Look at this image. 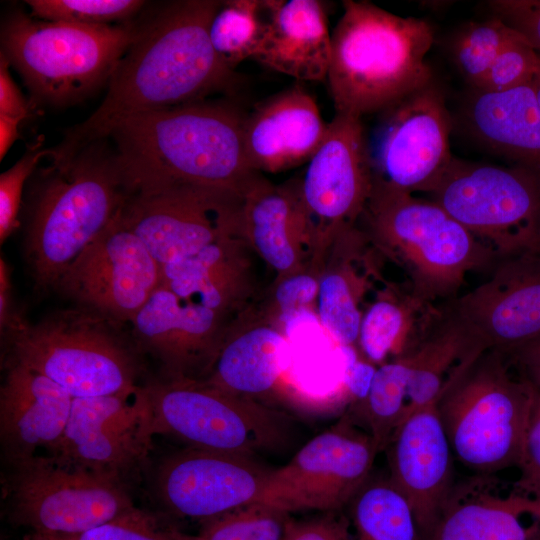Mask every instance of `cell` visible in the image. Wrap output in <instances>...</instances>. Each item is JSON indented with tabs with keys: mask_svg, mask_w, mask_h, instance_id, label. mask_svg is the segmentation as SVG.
Listing matches in <instances>:
<instances>
[{
	"mask_svg": "<svg viewBox=\"0 0 540 540\" xmlns=\"http://www.w3.org/2000/svg\"><path fill=\"white\" fill-rule=\"evenodd\" d=\"M221 1L181 0L166 4L136 27L116 64L100 106L52 150L53 165L70 161L107 138L123 119L204 100L229 89L234 71L218 59L209 37Z\"/></svg>",
	"mask_w": 540,
	"mask_h": 540,
	"instance_id": "1",
	"label": "cell"
},
{
	"mask_svg": "<svg viewBox=\"0 0 540 540\" xmlns=\"http://www.w3.org/2000/svg\"><path fill=\"white\" fill-rule=\"evenodd\" d=\"M245 115L201 100L127 117L108 137L131 189L177 184L245 197L263 178L246 157Z\"/></svg>",
	"mask_w": 540,
	"mask_h": 540,
	"instance_id": "2",
	"label": "cell"
},
{
	"mask_svg": "<svg viewBox=\"0 0 540 540\" xmlns=\"http://www.w3.org/2000/svg\"><path fill=\"white\" fill-rule=\"evenodd\" d=\"M331 33L327 74L336 113H380L433 81L431 24L369 1L344 0Z\"/></svg>",
	"mask_w": 540,
	"mask_h": 540,
	"instance_id": "3",
	"label": "cell"
},
{
	"mask_svg": "<svg viewBox=\"0 0 540 540\" xmlns=\"http://www.w3.org/2000/svg\"><path fill=\"white\" fill-rule=\"evenodd\" d=\"M131 192L115 150L95 142L52 166L32 207L25 256L35 286L55 289L83 249L120 211Z\"/></svg>",
	"mask_w": 540,
	"mask_h": 540,
	"instance_id": "4",
	"label": "cell"
},
{
	"mask_svg": "<svg viewBox=\"0 0 540 540\" xmlns=\"http://www.w3.org/2000/svg\"><path fill=\"white\" fill-rule=\"evenodd\" d=\"M507 353L485 350L447 381L437 410L454 457L474 474L520 467L535 389Z\"/></svg>",
	"mask_w": 540,
	"mask_h": 540,
	"instance_id": "5",
	"label": "cell"
},
{
	"mask_svg": "<svg viewBox=\"0 0 540 540\" xmlns=\"http://www.w3.org/2000/svg\"><path fill=\"white\" fill-rule=\"evenodd\" d=\"M363 215L374 242L405 269L411 294L426 304L454 297L468 273L499 259L431 199L372 187Z\"/></svg>",
	"mask_w": 540,
	"mask_h": 540,
	"instance_id": "6",
	"label": "cell"
},
{
	"mask_svg": "<svg viewBox=\"0 0 540 540\" xmlns=\"http://www.w3.org/2000/svg\"><path fill=\"white\" fill-rule=\"evenodd\" d=\"M121 326L81 307L56 311L6 335L9 359L43 374L73 398L130 392L140 386L139 349Z\"/></svg>",
	"mask_w": 540,
	"mask_h": 540,
	"instance_id": "7",
	"label": "cell"
},
{
	"mask_svg": "<svg viewBox=\"0 0 540 540\" xmlns=\"http://www.w3.org/2000/svg\"><path fill=\"white\" fill-rule=\"evenodd\" d=\"M136 26H90L36 20L22 12L2 28V54L35 99L66 105L108 82L131 44Z\"/></svg>",
	"mask_w": 540,
	"mask_h": 540,
	"instance_id": "8",
	"label": "cell"
},
{
	"mask_svg": "<svg viewBox=\"0 0 540 540\" xmlns=\"http://www.w3.org/2000/svg\"><path fill=\"white\" fill-rule=\"evenodd\" d=\"M150 431L189 448L254 457L287 439L283 414L202 380L163 379L143 385Z\"/></svg>",
	"mask_w": 540,
	"mask_h": 540,
	"instance_id": "9",
	"label": "cell"
},
{
	"mask_svg": "<svg viewBox=\"0 0 540 540\" xmlns=\"http://www.w3.org/2000/svg\"><path fill=\"white\" fill-rule=\"evenodd\" d=\"M10 466L5 478L9 517L30 531L79 534L138 509L124 481L57 456L35 455Z\"/></svg>",
	"mask_w": 540,
	"mask_h": 540,
	"instance_id": "10",
	"label": "cell"
},
{
	"mask_svg": "<svg viewBox=\"0 0 540 540\" xmlns=\"http://www.w3.org/2000/svg\"><path fill=\"white\" fill-rule=\"evenodd\" d=\"M429 195L499 258L526 251L540 221V179L515 166L454 157Z\"/></svg>",
	"mask_w": 540,
	"mask_h": 540,
	"instance_id": "11",
	"label": "cell"
},
{
	"mask_svg": "<svg viewBox=\"0 0 540 540\" xmlns=\"http://www.w3.org/2000/svg\"><path fill=\"white\" fill-rule=\"evenodd\" d=\"M379 114L367 134L372 187L430 194L454 158L452 118L439 85L431 81Z\"/></svg>",
	"mask_w": 540,
	"mask_h": 540,
	"instance_id": "12",
	"label": "cell"
},
{
	"mask_svg": "<svg viewBox=\"0 0 540 540\" xmlns=\"http://www.w3.org/2000/svg\"><path fill=\"white\" fill-rule=\"evenodd\" d=\"M244 198L187 185L137 187L120 213L161 267L219 241L244 236Z\"/></svg>",
	"mask_w": 540,
	"mask_h": 540,
	"instance_id": "13",
	"label": "cell"
},
{
	"mask_svg": "<svg viewBox=\"0 0 540 540\" xmlns=\"http://www.w3.org/2000/svg\"><path fill=\"white\" fill-rule=\"evenodd\" d=\"M289 186L305 236L330 240L351 228L373 186L362 118L336 113L302 179Z\"/></svg>",
	"mask_w": 540,
	"mask_h": 540,
	"instance_id": "14",
	"label": "cell"
},
{
	"mask_svg": "<svg viewBox=\"0 0 540 540\" xmlns=\"http://www.w3.org/2000/svg\"><path fill=\"white\" fill-rule=\"evenodd\" d=\"M120 211L68 266L55 289L78 307L123 325L160 286L161 267Z\"/></svg>",
	"mask_w": 540,
	"mask_h": 540,
	"instance_id": "15",
	"label": "cell"
},
{
	"mask_svg": "<svg viewBox=\"0 0 540 540\" xmlns=\"http://www.w3.org/2000/svg\"><path fill=\"white\" fill-rule=\"evenodd\" d=\"M377 453L368 432L339 422L308 441L284 466L272 469L262 503L289 513L336 511L369 479Z\"/></svg>",
	"mask_w": 540,
	"mask_h": 540,
	"instance_id": "16",
	"label": "cell"
},
{
	"mask_svg": "<svg viewBox=\"0 0 540 540\" xmlns=\"http://www.w3.org/2000/svg\"><path fill=\"white\" fill-rule=\"evenodd\" d=\"M271 471L254 457L187 447L161 460L153 490L168 514L201 523L262 503Z\"/></svg>",
	"mask_w": 540,
	"mask_h": 540,
	"instance_id": "17",
	"label": "cell"
},
{
	"mask_svg": "<svg viewBox=\"0 0 540 540\" xmlns=\"http://www.w3.org/2000/svg\"><path fill=\"white\" fill-rule=\"evenodd\" d=\"M444 314L481 351L511 353L540 336V254L501 257L488 280L453 298Z\"/></svg>",
	"mask_w": 540,
	"mask_h": 540,
	"instance_id": "18",
	"label": "cell"
},
{
	"mask_svg": "<svg viewBox=\"0 0 540 540\" xmlns=\"http://www.w3.org/2000/svg\"><path fill=\"white\" fill-rule=\"evenodd\" d=\"M143 385L126 393L73 398L63 436L51 455L124 481L152 448Z\"/></svg>",
	"mask_w": 540,
	"mask_h": 540,
	"instance_id": "19",
	"label": "cell"
},
{
	"mask_svg": "<svg viewBox=\"0 0 540 540\" xmlns=\"http://www.w3.org/2000/svg\"><path fill=\"white\" fill-rule=\"evenodd\" d=\"M389 480L409 502L427 540L454 487L453 452L437 401L407 416L385 450Z\"/></svg>",
	"mask_w": 540,
	"mask_h": 540,
	"instance_id": "20",
	"label": "cell"
},
{
	"mask_svg": "<svg viewBox=\"0 0 540 540\" xmlns=\"http://www.w3.org/2000/svg\"><path fill=\"white\" fill-rule=\"evenodd\" d=\"M496 474L454 485L427 540H539L540 488Z\"/></svg>",
	"mask_w": 540,
	"mask_h": 540,
	"instance_id": "21",
	"label": "cell"
},
{
	"mask_svg": "<svg viewBox=\"0 0 540 540\" xmlns=\"http://www.w3.org/2000/svg\"><path fill=\"white\" fill-rule=\"evenodd\" d=\"M328 129L313 96L294 85L259 102L245 115L243 141L251 168L277 173L307 164Z\"/></svg>",
	"mask_w": 540,
	"mask_h": 540,
	"instance_id": "22",
	"label": "cell"
},
{
	"mask_svg": "<svg viewBox=\"0 0 540 540\" xmlns=\"http://www.w3.org/2000/svg\"><path fill=\"white\" fill-rule=\"evenodd\" d=\"M73 397L43 374L8 359L0 391V438L14 463L55 450L66 428Z\"/></svg>",
	"mask_w": 540,
	"mask_h": 540,
	"instance_id": "23",
	"label": "cell"
},
{
	"mask_svg": "<svg viewBox=\"0 0 540 540\" xmlns=\"http://www.w3.org/2000/svg\"><path fill=\"white\" fill-rule=\"evenodd\" d=\"M463 119L481 144L540 179V109L532 82L501 92L471 88Z\"/></svg>",
	"mask_w": 540,
	"mask_h": 540,
	"instance_id": "24",
	"label": "cell"
},
{
	"mask_svg": "<svg viewBox=\"0 0 540 540\" xmlns=\"http://www.w3.org/2000/svg\"><path fill=\"white\" fill-rule=\"evenodd\" d=\"M331 33L318 0H277L267 33L252 59L298 81L327 79Z\"/></svg>",
	"mask_w": 540,
	"mask_h": 540,
	"instance_id": "25",
	"label": "cell"
},
{
	"mask_svg": "<svg viewBox=\"0 0 540 540\" xmlns=\"http://www.w3.org/2000/svg\"><path fill=\"white\" fill-rule=\"evenodd\" d=\"M289 349L285 336L269 326L227 334L202 381L255 401V396L268 392L276 384L288 362Z\"/></svg>",
	"mask_w": 540,
	"mask_h": 540,
	"instance_id": "26",
	"label": "cell"
},
{
	"mask_svg": "<svg viewBox=\"0 0 540 540\" xmlns=\"http://www.w3.org/2000/svg\"><path fill=\"white\" fill-rule=\"evenodd\" d=\"M245 235L262 258L282 273L297 264V240L305 236L289 184L273 186L262 178L245 196Z\"/></svg>",
	"mask_w": 540,
	"mask_h": 540,
	"instance_id": "27",
	"label": "cell"
},
{
	"mask_svg": "<svg viewBox=\"0 0 540 540\" xmlns=\"http://www.w3.org/2000/svg\"><path fill=\"white\" fill-rule=\"evenodd\" d=\"M240 237L211 244L161 266V285L178 298L221 314L230 308L236 289L235 245Z\"/></svg>",
	"mask_w": 540,
	"mask_h": 540,
	"instance_id": "28",
	"label": "cell"
},
{
	"mask_svg": "<svg viewBox=\"0 0 540 540\" xmlns=\"http://www.w3.org/2000/svg\"><path fill=\"white\" fill-rule=\"evenodd\" d=\"M481 352L461 327L442 315L418 346L408 352L411 367L402 421L416 410L436 402L457 367Z\"/></svg>",
	"mask_w": 540,
	"mask_h": 540,
	"instance_id": "29",
	"label": "cell"
},
{
	"mask_svg": "<svg viewBox=\"0 0 540 540\" xmlns=\"http://www.w3.org/2000/svg\"><path fill=\"white\" fill-rule=\"evenodd\" d=\"M350 505L354 540H423L409 502L389 478L368 479Z\"/></svg>",
	"mask_w": 540,
	"mask_h": 540,
	"instance_id": "30",
	"label": "cell"
},
{
	"mask_svg": "<svg viewBox=\"0 0 540 540\" xmlns=\"http://www.w3.org/2000/svg\"><path fill=\"white\" fill-rule=\"evenodd\" d=\"M276 4L277 0L221 1L209 37L218 59L229 70L253 58L265 38Z\"/></svg>",
	"mask_w": 540,
	"mask_h": 540,
	"instance_id": "31",
	"label": "cell"
},
{
	"mask_svg": "<svg viewBox=\"0 0 540 540\" xmlns=\"http://www.w3.org/2000/svg\"><path fill=\"white\" fill-rule=\"evenodd\" d=\"M410 367L409 353L381 365L374 373L366 396L361 399L363 418L378 452L385 450L403 419Z\"/></svg>",
	"mask_w": 540,
	"mask_h": 540,
	"instance_id": "32",
	"label": "cell"
},
{
	"mask_svg": "<svg viewBox=\"0 0 540 540\" xmlns=\"http://www.w3.org/2000/svg\"><path fill=\"white\" fill-rule=\"evenodd\" d=\"M430 305L411 293L402 299L386 297L374 302L362 316L358 337L366 358L380 363L389 353L402 348L412 329L417 330L418 313Z\"/></svg>",
	"mask_w": 540,
	"mask_h": 540,
	"instance_id": "33",
	"label": "cell"
},
{
	"mask_svg": "<svg viewBox=\"0 0 540 540\" xmlns=\"http://www.w3.org/2000/svg\"><path fill=\"white\" fill-rule=\"evenodd\" d=\"M290 513L255 503L201 522L191 540H285Z\"/></svg>",
	"mask_w": 540,
	"mask_h": 540,
	"instance_id": "34",
	"label": "cell"
},
{
	"mask_svg": "<svg viewBox=\"0 0 540 540\" xmlns=\"http://www.w3.org/2000/svg\"><path fill=\"white\" fill-rule=\"evenodd\" d=\"M517 33L497 17L472 22L456 35L451 52L454 62L471 85L478 88L503 47Z\"/></svg>",
	"mask_w": 540,
	"mask_h": 540,
	"instance_id": "35",
	"label": "cell"
},
{
	"mask_svg": "<svg viewBox=\"0 0 540 540\" xmlns=\"http://www.w3.org/2000/svg\"><path fill=\"white\" fill-rule=\"evenodd\" d=\"M318 317L322 327L340 346L358 341L362 316L351 281L341 272L322 277L318 290Z\"/></svg>",
	"mask_w": 540,
	"mask_h": 540,
	"instance_id": "36",
	"label": "cell"
},
{
	"mask_svg": "<svg viewBox=\"0 0 540 540\" xmlns=\"http://www.w3.org/2000/svg\"><path fill=\"white\" fill-rule=\"evenodd\" d=\"M31 16L45 21L90 26L112 25L136 14L146 2L139 0H29Z\"/></svg>",
	"mask_w": 540,
	"mask_h": 540,
	"instance_id": "37",
	"label": "cell"
},
{
	"mask_svg": "<svg viewBox=\"0 0 540 540\" xmlns=\"http://www.w3.org/2000/svg\"><path fill=\"white\" fill-rule=\"evenodd\" d=\"M540 70V54L519 34L497 55L478 88L501 92L532 82Z\"/></svg>",
	"mask_w": 540,
	"mask_h": 540,
	"instance_id": "38",
	"label": "cell"
},
{
	"mask_svg": "<svg viewBox=\"0 0 540 540\" xmlns=\"http://www.w3.org/2000/svg\"><path fill=\"white\" fill-rule=\"evenodd\" d=\"M49 536L54 540H191L190 534L163 525L139 508L83 533Z\"/></svg>",
	"mask_w": 540,
	"mask_h": 540,
	"instance_id": "39",
	"label": "cell"
},
{
	"mask_svg": "<svg viewBox=\"0 0 540 540\" xmlns=\"http://www.w3.org/2000/svg\"><path fill=\"white\" fill-rule=\"evenodd\" d=\"M51 154V150L30 149L11 168L0 175V242L6 239L19 226L22 193L28 177L32 174L39 161Z\"/></svg>",
	"mask_w": 540,
	"mask_h": 540,
	"instance_id": "40",
	"label": "cell"
},
{
	"mask_svg": "<svg viewBox=\"0 0 540 540\" xmlns=\"http://www.w3.org/2000/svg\"><path fill=\"white\" fill-rule=\"evenodd\" d=\"M488 6L540 54V0H495Z\"/></svg>",
	"mask_w": 540,
	"mask_h": 540,
	"instance_id": "41",
	"label": "cell"
},
{
	"mask_svg": "<svg viewBox=\"0 0 540 540\" xmlns=\"http://www.w3.org/2000/svg\"><path fill=\"white\" fill-rule=\"evenodd\" d=\"M333 512L306 520L291 518L285 540H354L348 523Z\"/></svg>",
	"mask_w": 540,
	"mask_h": 540,
	"instance_id": "42",
	"label": "cell"
},
{
	"mask_svg": "<svg viewBox=\"0 0 540 540\" xmlns=\"http://www.w3.org/2000/svg\"><path fill=\"white\" fill-rule=\"evenodd\" d=\"M519 468L521 470V475L517 480L519 484L530 488H540V393L536 389Z\"/></svg>",
	"mask_w": 540,
	"mask_h": 540,
	"instance_id": "43",
	"label": "cell"
},
{
	"mask_svg": "<svg viewBox=\"0 0 540 540\" xmlns=\"http://www.w3.org/2000/svg\"><path fill=\"white\" fill-rule=\"evenodd\" d=\"M319 283L308 274L285 278L275 292V300L285 320L306 309L318 295Z\"/></svg>",
	"mask_w": 540,
	"mask_h": 540,
	"instance_id": "44",
	"label": "cell"
},
{
	"mask_svg": "<svg viewBox=\"0 0 540 540\" xmlns=\"http://www.w3.org/2000/svg\"><path fill=\"white\" fill-rule=\"evenodd\" d=\"M10 62L0 56V115L25 119L29 116V105L9 73Z\"/></svg>",
	"mask_w": 540,
	"mask_h": 540,
	"instance_id": "45",
	"label": "cell"
},
{
	"mask_svg": "<svg viewBox=\"0 0 540 540\" xmlns=\"http://www.w3.org/2000/svg\"><path fill=\"white\" fill-rule=\"evenodd\" d=\"M26 320L15 307L12 292L11 269L7 262L0 259V330L8 335L20 329Z\"/></svg>",
	"mask_w": 540,
	"mask_h": 540,
	"instance_id": "46",
	"label": "cell"
},
{
	"mask_svg": "<svg viewBox=\"0 0 540 540\" xmlns=\"http://www.w3.org/2000/svg\"><path fill=\"white\" fill-rule=\"evenodd\" d=\"M508 355L526 378L540 377V336Z\"/></svg>",
	"mask_w": 540,
	"mask_h": 540,
	"instance_id": "47",
	"label": "cell"
},
{
	"mask_svg": "<svg viewBox=\"0 0 540 540\" xmlns=\"http://www.w3.org/2000/svg\"><path fill=\"white\" fill-rule=\"evenodd\" d=\"M22 119L0 115V160L18 139V127Z\"/></svg>",
	"mask_w": 540,
	"mask_h": 540,
	"instance_id": "48",
	"label": "cell"
},
{
	"mask_svg": "<svg viewBox=\"0 0 540 540\" xmlns=\"http://www.w3.org/2000/svg\"><path fill=\"white\" fill-rule=\"evenodd\" d=\"M22 540H54L51 536L47 534H42L38 532L29 531Z\"/></svg>",
	"mask_w": 540,
	"mask_h": 540,
	"instance_id": "49",
	"label": "cell"
},
{
	"mask_svg": "<svg viewBox=\"0 0 540 540\" xmlns=\"http://www.w3.org/2000/svg\"><path fill=\"white\" fill-rule=\"evenodd\" d=\"M532 86H533L535 96H536V99H537V103H538V106H539V109H540V70L538 71V73L533 78Z\"/></svg>",
	"mask_w": 540,
	"mask_h": 540,
	"instance_id": "50",
	"label": "cell"
},
{
	"mask_svg": "<svg viewBox=\"0 0 540 540\" xmlns=\"http://www.w3.org/2000/svg\"><path fill=\"white\" fill-rule=\"evenodd\" d=\"M540 540V539H539Z\"/></svg>",
	"mask_w": 540,
	"mask_h": 540,
	"instance_id": "51",
	"label": "cell"
}]
</instances>
